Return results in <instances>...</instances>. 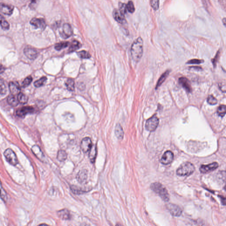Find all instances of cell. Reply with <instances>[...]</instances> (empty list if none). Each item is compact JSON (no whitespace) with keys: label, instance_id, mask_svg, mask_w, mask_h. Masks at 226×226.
<instances>
[{"label":"cell","instance_id":"cell-16","mask_svg":"<svg viewBox=\"0 0 226 226\" xmlns=\"http://www.w3.org/2000/svg\"><path fill=\"white\" fill-rule=\"evenodd\" d=\"M9 88L11 94L13 95H18L21 92V87L17 82H10L9 84Z\"/></svg>","mask_w":226,"mask_h":226},{"label":"cell","instance_id":"cell-29","mask_svg":"<svg viewBox=\"0 0 226 226\" xmlns=\"http://www.w3.org/2000/svg\"><path fill=\"white\" fill-rule=\"evenodd\" d=\"M0 24L4 29H8L9 28V24L7 21H6L4 17L0 15Z\"/></svg>","mask_w":226,"mask_h":226},{"label":"cell","instance_id":"cell-3","mask_svg":"<svg viewBox=\"0 0 226 226\" xmlns=\"http://www.w3.org/2000/svg\"><path fill=\"white\" fill-rule=\"evenodd\" d=\"M195 170V167L192 163L186 162L182 163L177 169L176 174L180 176H189Z\"/></svg>","mask_w":226,"mask_h":226},{"label":"cell","instance_id":"cell-36","mask_svg":"<svg viewBox=\"0 0 226 226\" xmlns=\"http://www.w3.org/2000/svg\"><path fill=\"white\" fill-rule=\"evenodd\" d=\"M207 102L210 105H214L217 104V100L213 95H210L208 97Z\"/></svg>","mask_w":226,"mask_h":226},{"label":"cell","instance_id":"cell-44","mask_svg":"<svg viewBox=\"0 0 226 226\" xmlns=\"http://www.w3.org/2000/svg\"><path fill=\"white\" fill-rule=\"evenodd\" d=\"M5 68L0 64V74L3 73L5 71Z\"/></svg>","mask_w":226,"mask_h":226},{"label":"cell","instance_id":"cell-7","mask_svg":"<svg viewBox=\"0 0 226 226\" xmlns=\"http://www.w3.org/2000/svg\"><path fill=\"white\" fill-rule=\"evenodd\" d=\"M61 37L64 39H67L72 35L73 34L71 26L68 23L63 24L62 31L60 32Z\"/></svg>","mask_w":226,"mask_h":226},{"label":"cell","instance_id":"cell-4","mask_svg":"<svg viewBox=\"0 0 226 226\" xmlns=\"http://www.w3.org/2000/svg\"><path fill=\"white\" fill-rule=\"evenodd\" d=\"M4 156L7 161L12 165H16L18 163L17 157L13 150L8 148L4 152Z\"/></svg>","mask_w":226,"mask_h":226},{"label":"cell","instance_id":"cell-13","mask_svg":"<svg viewBox=\"0 0 226 226\" xmlns=\"http://www.w3.org/2000/svg\"><path fill=\"white\" fill-rule=\"evenodd\" d=\"M14 7L10 5L1 3H0V11L5 15H10L12 14Z\"/></svg>","mask_w":226,"mask_h":226},{"label":"cell","instance_id":"cell-23","mask_svg":"<svg viewBox=\"0 0 226 226\" xmlns=\"http://www.w3.org/2000/svg\"><path fill=\"white\" fill-rule=\"evenodd\" d=\"M170 73V70H168L162 75L160 77V79H159L157 83V86L156 87V89H157L164 82L165 79H166L167 76L169 75Z\"/></svg>","mask_w":226,"mask_h":226},{"label":"cell","instance_id":"cell-46","mask_svg":"<svg viewBox=\"0 0 226 226\" xmlns=\"http://www.w3.org/2000/svg\"><path fill=\"white\" fill-rule=\"evenodd\" d=\"M38 226H49L47 225L46 224H40V225H39Z\"/></svg>","mask_w":226,"mask_h":226},{"label":"cell","instance_id":"cell-38","mask_svg":"<svg viewBox=\"0 0 226 226\" xmlns=\"http://www.w3.org/2000/svg\"><path fill=\"white\" fill-rule=\"evenodd\" d=\"M159 2L158 0H152L150 1V5L154 10H157L159 8Z\"/></svg>","mask_w":226,"mask_h":226},{"label":"cell","instance_id":"cell-40","mask_svg":"<svg viewBox=\"0 0 226 226\" xmlns=\"http://www.w3.org/2000/svg\"><path fill=\"white\" fill-rule=\"evenodd\" d=\"M126 5L124 3L119 4V11L122 13V14L124 15L126 11Z\"/></svg>","mask_w":226,"mask_h":226},{"label":"cell","instance_id":"cell-39","mask_svg":"<svg viewBox=\"0 0 226 226\" xmlns=\"http://www.w3.org/2000/svg\"><path fill=\"white\" fill-rule=\"evenodd\" d=\"M204 61L203 60H200V59H193L192 60H189L188 62H186L187 64H197V65H199V64H202V63H204Z\"/></svg>","mask_w":226,"mask_h":226},{"label":"cell","instance_id":"cell-33","mask_svg":"<svg viewBox=\"0 0 226 226\" xmlns=\"http://www.w3.org/2000/svg\"><path fill=\"white\" fill-rule=\"evenodd\" d=\"M217 114L221 117L224 116L226 114L225 105H221L218 108L217 111Z\"/></svg>","mask_w":226,"mask_h":226},{"label":"cell","instance_id":"cell-25","mask_svg":"<svg viewBox=\"0 0 226 226\" xmlns=\"http://www.w3.org/2000/svg\"><path fill=\"white\" fill-rule=\"evenodd\" d=\"M81 46H82L81 44L79 42L76 40H74L71 44L69 48V52H72L76 51L80 48Z\"/></svg>","mask_w":226,"mask_h":226},{"label":"cell","instance_id":"cell-6","mask_svg":"<svg viewBox=\"0 0 226 226\" xmlns=\"http://www.w3.org/2000/svg\"><path fill=\"white\" fill-rule=\"evenodd\" d=\"M166 207L173 216L178 217L180 216L182 213V210L178 205L169 203L166 205Z\"/></svg>","mask_w":226,"mask_h":226},{"label":"cell","instance_id":"cell-35","mask_svg":"<svg viewBox=\"0 0 226 226\" xmlns=\"http://www.w3.org/2000/svg\"><path fill=\"white\" fill-rule=\"evenodd\" d=\"M32 81V78L31 76H28L27 77L22 83V86L23 87H26L28 86L31 83Z\"/></svg>","mask_w":226,"mask_h":226},{"label":"cell","instance_id":"cell-32","mask_svg":"<svg viewBox=\"0 0 226 226\" xmlns=\"http://www.w3.org/2000/svg\"><path fill=\"white\" fill-rule=\"evenodd\" d=\"M47 80V78L46 76L42 77V78L38 79V80H36L35 82H34V86L37 87V88L40 87L41 86H43V85H44V84L45 83L46 80Z\"/></svg>","mask_w":226,"mask_h":226},{"label":"cell","instance_id":"cell-34","mask_svg":"<svg viewBox=\"0 0 226 226\" xmlns=\"http://www.w3.org/2000/svg\"><path fill=\"white\" fill-rule=\"evenodd\" d=\"M7 92V87L4 81L0 79V94H5Z\"/></svg>","mask_w":226,"mask_h":226},{"label":"cell","instance_id":"cell-45","mask_svg":"<svg viewBox=\"0 0 226 226\" xmlns=\"http://www.w3.org/2000/svg\"><path fill=\"white\" fill-rule=\"evenodd\" d=\"M223 23H224V25H226V18H224L223 20Z\"/></svg>","mask_w":226,"mask_h":226},{"label":"cell","instance_id":"cell-27","mask_svg":"<svg viewBox=\"0 0 226 226\" xmlns=\"http://www.w3.org/2000/svg\"><path fill=\"white\" fill-rule=\"evenodd\" d=\"M17 99H18L19 102L25 104L27 103L28 101V97L24 94L20 92L17 95Z\"/></svg>","mask_w":226,"mask_h":226},{"label":"cell","instance_id":"cell-10","mask_svg":"<svg viewBox=\"0 0 226 226\" xmlns=\"http://www.w3.org/2000/svg\"><path fill=\"white\" fill-rule=\"evenodd\" d=\"M92 145L91 139L89 137H85L81 141L80 147L83 152L86 153L90 150Z\"/></svg>","mask_w":226,"mask_h":226},{"label":"cell","instance_id":"cell-31","mask_svg":"<svg viewBox=\"0 0 226 226\" xmlns=\"http://www.w3.org/2000/svg\"><path fill=\"white\" fill-rule=\"evenodd\" d=\"M69 42H61L56 44L55 46V49L56 50H60L63 49L69 46Z\"/></svg>","mask_w":226,"mask_h":226},{"label":"cell","instance_id":"cell-24","mask_svg":"<svg viewBox=\"0 0 226 226\" xmlns=\"http://www.w3.org/2000/svg\"><path fill=\"white\" fill-rule=\"evenodd\" d=\"M7 101L8 104L12 107H16L19 103L17 98L12 94L10 95L8 97Z\"/></svg>","mask_w":226,"mask_h":226},{"label":"cell","instance_id":"cell-5","mask_svg":"<svg viewBox=\"0 0 226 226\" xmlns=\"http://www.w3.org/2000/svg\"><path fill=\"white\" fill-rule=\"evenodd\" d=\"M159 123V118L156 116H154L147 120L145 124V127L148 131L153 132L156 130Z\"/></svg>","mask_w":226,"mask_h":226},{"label":"cell","instance_id":"cell-22","mask_svg":"<svg viewBox=\"0 0 226 226\" xmlns=\"http://www.w3.org/2000/svg\"><path fill=\"white\" fill-rule=\"evenodd\" d=\"M90 153L89 154V158L91 162L94 163L95 161L97 155V148L96 145H92L90 150H89Z\"/></svg>","mask_w":226,"mask_h":226},{"label":"cell","instance_id":"cell-21","mask_svg":"<svg viewBox=\"0 0 226 226\" xmlns=\"http://www.w3.org/2000/svg\"><path fill=\"white\" fill-rule=\"evenodd\" d=\"M115 134L117 138L119 140L123 139L124 137V131L121 127V125L120 124H117L116 125L115 129Z\"/></svg>","mask_w":226,"mask_h":226},{"label":"cell","instance_id":"cell-2","mask_svg":"<svg viewBox=\"0 0 226 226\" xmlns=\"http://www.w3.org/2000/svg\"><path fill=\"white\" fill-rule=\"evenodd\" d=\"M150 188L155 193L158 194L160 198L163 201L168 202L169 201V193L166 188L161 184L159 182L153 183L151 185Z\"/></svg>","mask_w":226,"mask_h":226},{"label":"cell","instance_id":"cell-26","mask_svg":"<svg viewBox=\"0 0 226 226\" xmlns=\"http://www.w3.org/2000/svg\"><path fill=\"white\" fill-rule=\"evenodd\" d=\"M67 158V154L64 150L58 151L57 155V159L61 162L64 161Z\"/></svg>","mask_w":226,"mask_h":226},{"label":"cell","instance_id":"cell-8","mask_svg":"<svg viewBox=\"0 0 226 226\" xmlns=\"http://www.w3.org/2000/svg\"><path fill=\"white\" fill-rule=\"evenodd\" d=\"M218 166L219 164L216 162H214L207 165H202L200 167V170L202 173H209L217 169Z\"/></svg>","mask_w":226,"mask_h":226},{"label":"cell","instance_id":"cell-19","mask_svg":"<svg viewBox=\"0 0 226 226\" xmlns=\"http://www.w3.org/2000/svg\"><path fill=\"white\" fill-rule=\"evenodd\" d=\"M31 150L37 158L41 160H44L45 157L44 155L39 146L37 145H34L31 148Z\"/></svg>","mask_w":226,"mask_h":226},{"label":"cell","instance_id":"cell-20","mask_svg":"<svg viewBox=\"0 0 226 226\" xmlns=\"http://www.w3.org/2000/svg\"><path fill=\"white\" fill-rule=\"evenodd\" d=\"M87 178V171L85 170H80L76 176L77 181L80 183H83L86 181Z\"/></svg>","mask_w":226,"mask_h":226},{"label":"cell","instance_id":"cell-37","mask_svg":"<svg viewBox=\"0 0 226 226\" xmlns=\"http://www.w3.org/2000/svg\"><path fill=\"white\" fill-rule=\"evenodd\" d=\"M126 8L130 13H133L135 11V9L134 5V3L132 1L128 2V4L126 5Z\"/></svg>","mask_w":226,"mask_h":226},{"label":"cell","instance_id":"cell-30","mask_svg":"<svg viewBox=\"0 0 226 226\" xmlns=\"http://www.w3.org/2000/svg\"><path fill=\"white\" fill-rule=\"evenodd\" d=\"M77 55L79 57L84 59H88L90 58L91 55L89 52L85 51V50H82L77 52Z\"/></svg>","mask_w":226,"mask_h":226},{"label":"cell","instance_id":"cell-41","mask_svg":"<svg viewBox=\"0 0 226 226\" xmlns=\"http://www.w3.org/2000/svg\"><path fill=\"white\" fill-rule=\"evenodd\" d=\"M0 197L4 202H5L7 201V196L6 193L2 188L0 189Z\"/></svg>","mask_w":226,"mask_h":226},{"label":"cell","instance_id":"cell-9","mask_svg":"<svg viewBox=\"0 0 226 226\" xmlns=\"http://www.w3.org/2000/svg\"><path fill=\"white\" fill-rule=\"evenodd\" d=\"M174 159V154L171 151H167L164 153L161 159L160 162L162 164H169L171 163Z\"/></svg>","mask_w":226,"mask_h":226},{"label":"cell","instance_id":"cell-42","mask_svg":"<svg viewBox=\"0 0 226 226\" xmlns=\"http://www.w3.org/2000/svg\"><path fill=\"white\" fill-rule=\"evenodd\" d=\"M219 88H220V89L223 92H226V84L225 82H223V83H220L219 85Z\"/></svg>","mask_w":226,"mask_h":226},{"label":"cell","instance_id":"cell-12","mask_svg":"<svg viewBox=\"0 0 226 226\" xmlns=\"http://www.w3.org/2000/svg\"><path fill=\"white\" fill-rule=\"evenodd\" d=\"M30 24L34 26L36 28L44 29L46 24L44 19L42 18H34L30 21Z\"/></svg>","mask_w":226,"mask_h":226},{"label":"cell","instance_id":"cell-47","mask_svg":"<svg viewBox=\"0 0 226 226\" xmlns=\"http://www.w3.org/2000/svg\"><path fill=\"white\" fill-rule=\"evenodd\" d=\"M116 226H122V225L121 224H117L116 225Z\"/></svg>","mask_w":226,"mask_h":226},{"label":"cell","instance_id":"cell-28","mask_svg":"<svg viewBox=\"0 0 226 226\" xmlns=\"http://www.w3.org/2000/svg\"><path fill=\"white\" fill-rule=\"evenodd\" d=\"M67 89L69 91H73L75 89V82L73 79L69 78L66 83Z\"/></svg>","mask_w":226,"mask_h":226},{"label":"cell","instance_id":"cell-17","mask_svg":"<svg viewBox=\"0 0 226 226\" xmlns=\"http://www.w3.org/2000/svg\"><path fill=\"white\" fill-rule=\"evenodd\" d=\"M179 83L187 92H191L192 88H191V84L188 79L185 77H181L179 79Z\"/></svg>","mask_w":226,"mask_h":226},{"label":"cell","instance_id":"cell-18","mask_svg":"<svg viewBox=\"0 0 226 226\" xmlns=\"http://www.w3.org/2000/svg\"><path fill=\"white\" fill-rule=\"evenodd\" d=\"M57 214L59 218L63 220H69L72 218L70 212L67 209L61 210L57 211Z\"/></svg>","mask_w":226,"mask_h":226},{"label":"cell","instance_id":"cell-1","mask_svg":"<svg viewBox=\"0 0 226 226\" xmlns=\"http://www.w3.org/2000/svg\"><path fill=\"white\" fill-rule=\"evenodd\" d=\"M131 53L134 61H140L143 54V41L141 37H138L134 41L131 46Z\"/></svg>","mask_w":226,"mask_h":226},{"label":"cell","instance_id":"cell-15","mask_svg":"<svg viewBox=\"0 0 226 226\" xmlns=\"http://www.w3.org/2000/svg\"><path fill=\"white\" fill-rule=\"evenodd\" d=\"M113 15L115 20L118 23L123 24L126 22L124 15L122 14L118 9H114L113 12Z\"/></svg>","mask_w":226,"mask_h":226},{"label":"cell","instance_id":"cell-11","mask_svg":"<svg viewBox=\"0 0 226 226\" xmlns=\"http://www.w3.org/2000/svg\"><path fill=\"white\" fill-rule=\"evenodd\" d=\"M24 53L29 59L34 60L38 56V52L34 49L29 47H27L24 49Z\"/></svg>","mask_w":226,"mask_h":226},{"label":"cell","instance_id":"cell-43","mask_svg":"<svg viewBox=\"0 0 226 226\" xmlns=\"http://www.w3.org/2000/svg\"><path fill=\"white\" fill-rule=\"evenodd\" d=\"M220 51H219L218 52V53H217V54H216V56H215V58H214V59H212V60H211V62L213 63L214 66H215V65H216V62H217V61H218V58H219V56H220Z\"/></svg>","mask_w":226,"mask_h":226},{"label":"cell","instance_id":"cell-14","mask_svg":"<svg viewBox=\"0 0 226 226\" xmlns=\"http://www.w3.org/2000/svg\"><path fill=\"white\" fill-rule=\"evenodd\" d=\"M34 111V108L32 107L27 106L18 109L17 111V115L20 117H23L27 114L32 113Z\"/></svg>","mask_w":226,"mask_h":226}]
</instances>
